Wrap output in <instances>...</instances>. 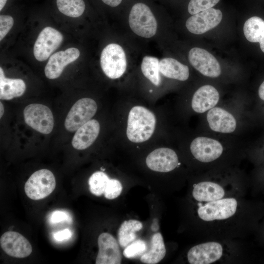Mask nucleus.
<instances>
[{
  "instance_id": "1",
  "label": "nucleus",
  "mask_w": 264,
  "mask_h": 264,
  "mask_svg": "<svg viewBox=\"0 0 264 264\" xmlns=\"http://www.w3.org/2000/svg\"><path fill=\"white\" fill-rule=\"evenodd\" d=\"M161 10L153 0H128L121 15L134 35L148 40L155 37L160 31Z\"/></svg>"
},
{
  "instance_id": "2",
  "label": "nucleus",
  "mask_w": 264,
  "mask_h": 264,
  "mask_svg": "<svg viewBox=\"0 0 264 264\" xmlns=\"http://www.w3.org/2000/svg\"><path fill=\"white\" fill-rule=\"evenodd\" d=\"M155 124L156 118L153 112L142 106H134L128 115L127 136L132 142H145L153 135Z\"/></svg>"
},
{
  "instance_id": "3",
  "label": "nucleus",
  "mask_w": 264,
  "mask_h": 264,
  "mask_svg": "<svg viewBox=\"0 0 264 264\" xmlns=\"http://www.w3.org/2000/svg\"><path fill=\"white\" fill-rule=\"evenodd\" d=\"M129 55L128 50L120 43L112 42L106 45L102 49L100 56L101 68L109 78L117 79L121 78L127 70Z\"/></svg>"
},
{
  "instance_id": "4",
  "label": "nucleus",
  "mask_w": 264,
  "mask_h": 264,
  "mask_svg": "<svg viewBox=\"0 0 264 264\" xmlns=\"http://www.w3.org/2000/svg\"><path fill=\"white\" fill-rule=\"evenodd\" d=\"M239 200L229 196L220 199L198 202L197 214L203 222H213L230 219L238 213Z\"/></svg>"
},
{
  "instance_id": "5",
  "label": "nucleus",
  "mask_w": 264,
  "mask_h": 264,
  "mask_svg": "<svg viewBox=\"0 0 264 264\" xmlns=\"http://www.w3.org/2000/svg\"><path fill=\"white\" fill-rule=\"evenodd\" d=\"M56 187V179L49 170L43 169L35 172L24 185L26 196L33 200H39L49 196Z\"/></svg>"
},
{
  "instance_id": "6",
  "label": "nucleus",
  "mask_w": 264,
  "mask_h": 264,
  "mask_svg": "<svg viewBox=\"0 0 264 264\" xmlns=\"http://www.w3.org/2000/svg\"><path fill=\"white\" fill-rule=\"evenodd\" d=\"M23 117L27 125L44 134L50 133L54 127V118L50 109L43 104H31L23 110Z\"/></svg>"
},
{
  "instance_id": "7",
  "label": "nucleus",
  "mask_w": 264,
  "mask_h": 264,
  "mask_svg": "<svg viewBox=\"0 0 264 264\" xmlns=\"http://www.w3.org/2000/svg\"><path fill=\"white\" fill-rule=\"evenodd\" d=\"M96 102L89 98H83L72 106L65 121V127L69 132L76 131L82 125L91 120L97 111Z\"/></svg>"
},
{
  "instance_id": "8",
  "label": "nucleus",
  "mask_w": 264,
  "mask_h": 264,
  "mask_svg": "<svg viewBox=\"0 0 264 264\" xmlns=\"http://www.w3.org/2000/svg\"><path fill=\"white\" fill-rule=\"evenodd\" d=\"M225 253L223 245L212 241L201 243L191 247L187 254L191 264H210L219 261Z\"/></svg>"
},
{
  "instance_id": "9",
  "label": "nucleus",
  "mask_w": 264,
  "mask_h": 264,
  "mask_svg": "<svg viewBox=\"0 0 264 264\" xmlns=\"http://www.w3.org/2000/svg\"><path fill=\"white\" fill-rule=\"evenodd\" d=\"M63 40L62 34L55 28L47 26L39 34L33 47V54L40 62L47 60L60 46Z\"/></svg>"
},
{
  "instance_id": "10",
  "label": "nucleus",
  "mask_w": 264,
  "mask_h": 264,
  "mask_svg": "<svg viewBox=\"0 0 264 264\" xmlns=\"http://www.w3.org/2000/svg\"><path fill=\"white\" fill-rule=\"evenodd\" d=\"M188 58L191 66L204 76L216 78L221 74V67L218 61L203 48H192L188 52Z\"/></svg>"
},
{
  "instance_id": "11",
  "label": "nucleus",
  "mask_w": 264,
  "mask_h": 264,
  "mask_svg": "<svg viewBox=\"0 0 264 264\" xmlns=\"http://www.w3.org/2000/svg\"><path fill=\"white\" fill-rule=\"evenodd\" d=\"M222 19V12L213 7L191 15L187 19L185 26L190 33L200 35L216 27Z\"/></svg>"
},
{
  "instance_id": "12",
  "label": "nucleus",
  "mask_w": 264,
  "mask_h": 264,
  "mask_svg": "<svg viewBox=\"0 0 264 264\" xmlns=\"http://www.w3.org/2000/svg\"><path fill=\"white\" fill-rule=\"evenodd\" d=\"M190 151L197 160L202 163H209L221 155L223 148L221 144L216 139L199 136L191 142Z\"/></svg>"
},
{
  "instance_id": "13",
  "label": "nucleus",
  "mask_w": 264,
  "mask_h": 264,
  "mask_svg": "<svg viewBox=\"0 0 264 264\" xmlns=\"http://www.w3.org/2000/svg\"><path fill=\"white\" fill-rule=\"evenodd\" d=\"M0 245L8 255L17 258L29 256L32 247L29 242L22 235L15 231H7L0 238Z\"/></svg>"
},
{
  "instance_id": "14",
  "label": "nucleus",
  "mask_w": 264,
  "mask_h": 264,
  "mask_svg": "<svg viewBox=\"0 0 264 264\" xmlns=\"http://www.w3.org/2000/svg\"><path fill=\"white\" fill-rule=\"evenodd\" d=\"M146 165L151 170L158 172H169L178 165L176 153L168 148H160L151 152L147 156Z\"/></svg>"
},
{
  "instance_id": "15",
  "label": "nucleus",
  "mask_w": 264,
  "mask_h": 264,
  "mask_svg": "<svg viewBox=\"0 0 264 264\" xmlns=\"http://www.w3.org/2000/svg\"><path fill=\"white\" fill-rule=\"evenodd\" d=\"M79 50L70 47L64 51L54 53L49 57L44 67L45 76L49 79L58 78L62 74L65 67L76 61L80 56Z\"/></svg>"
},
{
  "instance_id": "16",
  "label": "nucleus",
  "mask_w": 264,
  "mask_h": 264,
  "mask_svg": "<svg viewBox=\"0 0 264 264\" xmlns=\"http://www.w3.org/2000/svg\"><path fill=\"white\" fill-rule=\"evenodd\" d=\"M98 253L96 264H120L122 256L116 239L109 233H102L98 238Z\"/></svg>"
},
{
  "instance_id": "17",
  "label": "nucleus",
  "mask_w": 264,
  "mask_h": 264,
  "mask_svg": "<svg viewBox=\"0 0 264 264\" xmlns=\"http://www.w3.org/2000/svg\"><path fill=\"white\" fill-rule=\"evenodd\" d=\"M206 118L210 128L214 132L228 133L236 128L237 122L234 116L220 107L209 110Z\"/></svg>"
},
{
  "instance_id": "18",
  "label": "nucleus",
  "mask_w": 264,
  "mask_h": 264,
  "mask_svg": "<svg viewBox=\"0 0 264 264\" xmlns=\"http://www.w3.org/2000/svg\"><path fill=\"white\" fill-rule=\"evenodd\" d=\"M221 184L212 181H200L194 185L192 196L198 202H206L229 196Z\"/></svg>"
},
{
  "instance_id": "19",
  "label": "nucleus",
  "mask_w": 264,
  "mask_h": 264,
  "mask_svg": "<svg viewBox=\"0 0 264 264\" xmlns=\"http://www.w3.org/2000/svg\"><path fill=\"white\" fill-rule=\"evenodd\" d=\"M219 99V93L215 87L204 85L195 92L192 99V108L197 113H203L215 107Z\"/></svg>"
},
{
  "instance_id": "20",
  "label": "nucleus",
  "mask_w": 264,
  "mask_h": 264,
  "mask_svg": "<svg viewBox=\"0 0 264 264\" xmlns=\"http://www.w3.org/2000/svg\"><path fill=\"white\" fill-rule=\"evenodd\" d=\"M100 130L98 121L95 119L90 120L76 131L72 140V146L78 150L88 148L97 138Z\"/></svg>"
},
{
  "instance_id": "21",
  "label": "nucleus",
  "mask_w": 264,
  "mask_h": 264,
  "mask_svg": "<svg viewBox=\"0 0 264 264\" xmlns=\"http://www.w3.org/2000/svg\"><path fill=\"white\" fill-rule=\"evenodd\" d=\"M159 66L161 74L168 78L185 81L189 78L188 66L174 58L159 59Z\"/></svg>"
},
{
  "instance_id": "22",
  "label": "nucleus",
  "mask_w": 264,
  "mask_h": 264,
  "mask_svg": "<svg viewBox=\"0 0 264 264\" xmlns=\"http://www.w3.org/2000/svg\"><path fill=\"white\" fill-rule=\"evenodd\" d=\"M26 89V85L21 79L8 78L5 76L0 67V99L9 100L22 96Z\"/></svg>"
},
{
  "instance_id": "23",
  "label": "nucleus",
  "mask_w": 264,
  "mask_h": 264,
  "mask_svg": "<svg viewBox=\"0 0 264 264\" xmlns=\"http://www.w3.org/2000/svg\"><path fill=\"white\" fill-rule=\"evenodd\" d=\"M166 253L163 237L160 233L154 234L151 239V247L142 255L140 261L147 264H156L160 262Z\"/></svg>"
},
{
  "instance_id": "24",
  "label": "nucleus",
  "mask_w": 264,
  "mask_h": 264,
  "mask_svg": "<svg viewBox=\"0 0 264 264\" xmlns=\"http://www.w3.org/2000/svg\"><path fill=\"white\" fill-rule=\"evenodd\" d=\"M159 62L157 57L147 55L142 57L140 63V70L143 76L157 87L161 83Z\"/></svg>"
},
{
  "instance_id": "25",
  "label": "nucleus",
  "mask_w": 264,
  "mask_h": 264,
  "mask_svg": "<svg viewBox=\"0 0 264 264\" xmlns=\"http://www.w3.org/2000/svg\"><path fill=\"white\" fill-rule=\"evenodd\" d=\"M143 227L142 223L135 220L124 221L120 225L118 231V240L121 247L128 246L135 241L136 232L140 230Z\"/></svg>"
},
{
  "instance_id": "26",
  "label": "nucleus",
  "mask_w": 264,
  "mask_h": 264,
  "mask_svg": "<svg viewBox=\"0 0 264 264\" xmlns=\"http://www.w3.org/2000/svg\"><path fill=\"white\" fill-rule=\"evenodd\" d=\"M243 30L244 36L248 41L259 42L264 36V21L259 17H252L245 21Z\"/></svg>"
},
{
  "instance_id": "27",
  "label": "nucleus",
  "mask_w": 264,
  "mask_h": 264,
  "mask_svg": "<svg viewBox=\"0 0 264 264\" xmlns=\"http://www.w3.org/2000/svg\"><path fill=\"white\" fill-rule=\"evenodd\" d=\"M56 3L61 13L71 18L80 17L86 8L84 0H56Z\"/></svg>"
},
{
  "instance_id": "28",
  "label": "nucleus",
  "mask_w": 264,
  "mask_h": 264,
  "mask_svg": "<svg viewBox=\"0 0 264 264\" xmlns=\"http://www.w3.org/2000/svg\"><path fill=\"white\" fill-rule=\"evenodd\" d=\"M110 178L102 171L94 173L89 178L88 185L90 192L97 196H100L105 192Z\"/></svg>"
},
{
  "instance_id": "29",
  "label": "nucleus",
  "mask_w": 264,
  "mask_h": 264,
  "mask_svg": "<svg viewBox=\"0 0 264 264\" xmlns=\"http://www.w3.org/2000/svg\"><path fill=\"white\" fill-rule=\"evenodd\" d=\"M220 0H189L187 5L188 13L191 15L213 8Z\"/></svg>"
},
{
  "instance_id": "30",
  "label": "nucleus",
  "mask_w": 264,
  "mask_h": 264,
  "mask_svg": "<svg viewBox=\"0 0 264 264\" xmlns=\"http://www.w3.org/2000/svg\"><path fill=\"white\" fill-rule=\"evenodd\" d=\"M146 249V242L143 240H137L126 247L123 251V255L127 258H134L143 254Z\"/></svg>"
},
{
  "instance_id": "31",
  "label": "nucleus",
  "mask_w": 264,
  "mask_h": 264,
  "mask_svg": "<svg viewBox=\"0 0 264 264\" xmlns=\"http://www.w3.org/2000/svg\"><path fill=\"white\" fill-rule=\"evenodd\" d=\"M122 186L116 179H110L104 193L105 197L109 199L117 198L121 193Z\"/></svg>"
},
{
  "instance_id": "32",
  "label": "nucleus",
  "mask_w": 264,
  "mask_h": 264,
  "mask_svg": "<svg viewBox=\"0 0 264 264\" xmlns=\"http://www.w3.org/2000/svg\"><path fill=\"white\" fill-rule=\"evenodd\" d=\"M14 24L13 17L8 15L0 16V41L5 37Z\"/></svg>"
},
{
  "instance_id": "33",
  "label": "nucleus",
  "mask_w": 264,
  "mask_h": 264,
  "mask_svg": "<svg viewBox=\"0 0 264 264\" xmlns=\"http://www.w3.org/2000/svg\"><path fill=\"white\" fill-rule=\"evenodd\" d=\"M128 0H100L106 6L121 14Z\"/></svg>"
},
{
  "instance_id": "34",
  "label": "nucleus",
  "mask_w": 264,
  "mask_h": 264,
  "mask_svg": "<svg viewBox=\"0 0 264 264\" xmlns=\"http://www.w3.org/2000/svg\"><path fill=\"white\" fill-rule=\"evenodd\" d=\"M50 221L52 223L67 221L71 222V218L69 214L64 211H55L50 217Z\"/></svg>"
},
{
  "instance_id": "35",
  "label": "nucleus",
  "mask_w": 264,
  "mask_h": 264,
  "mask_svg": "<svg viewBox=\"0 0 264 264\" xmlns=\"http://www.w3.org/2000/svg\"><path fill=\"white\" fill-rule=\"evenodd\" d=\"M72 236V232L68 229H65L53 234L54 239L59 242L68 240Z\"/></svg>"
},
{
  "instance_id": "36",
  "label": "nucleus",
  "mask_w": 264,
  "mask_h": 264,
  "mask_svg": "<svg viewBox=\"0 0 264 264\" xmlns=\"http://www.w3.org/2000/svg\"><path fill=\"white\" fill-rule=\"evenodd\" d=\"M261 165L258 171L256 178V183L258 187L264 186V160L260 163Z\"/></svg>"
},
{
  "instance_id": "37",
  "label": "nucleus",
  "mask_w": 264,
  "mask_h": 264,
  "mask_svg": "<svg viewBox=\"0 0 264 264\" xmlns=\"http://www.w3.org/2000/svg\"><path fill=\"white\" fill-rule=\"evenodd\" d=\"M258 96L261 102L264 104V80L260 85L258 90Z\"/></svg>"
},
{
  "instance_id": "38",
  "label": "nucleus",
  "mask_w": 264,
  "mask_h": 264,
  "mask_svg": "<svg viewBox=\"0 0 264 264\" xmlns=\"http://www.w3.org/2000/svg\"><path fill=\"white\" fill-rule=\"evenodd\" d=\"M259 161L260 163L263 162L264 160V143L263 144V147L261 148V149L259 155Z\"/></svg>"
},
{
  "instance_id": "39",
  "label": "nucleus",
  "mask_w": 264,
  "mask_h": 264,
  "mask_svg": "<svg viewBox=\"0 0 264 264\" xmlns=\"http://www.w3.org/2000/svg\"><path fill=\"white\" fill-rule=\"evenodd\" d=\"M259 43L261 50L264 53V36L261 38Z\"/></svg>"
},
{
  "instance_id": "40",
  "label": "nucleus",
  "mask_w": 264,
  "mask_h": 264,
  "mask_svg": "<svg viewBox=\"0 0 264 264\" xmlns=\"http://www.w3.org/2000/svg\"><path fill=\"white\" fill-rule=\"evenodd\" d=\"M7 0H0V11H1L7 2Z\"/></svg>"
},
{
  "instance_id": "41",
  "label": "nucleus",
  "mask_w": 264,
  "mask_h": 264,
  "mask_svg": "<svg viewBox=\"0 0 264 264\" xmlns=\"http://www.w3.org/2000/svg\"><path fill=\"white\" fill-rule=\"evenodd\" d=\"M0 117L1 118V117L3 116L4 113V106L1 102H0Z\"/></svg>"
},
{
  "instance_id": "42",
  "label": "nucleus",
  "mask_w": 264,
  "mask_h": 264,
  "mask_svg": "<svg viewBox=\"0 0 264 264\" xmlns=\"http://www.w3.org/2000/svg\"><path fill=\"white\" fill-rule=\"evenodd\" d=\"M262 235L264 240V225L263 227V229H262Z\"/></svg>"
},
{
  "instance_id": "43",
  "label": "nucleus",
  "mask_w": 264,
  "mask_h": 264,
  "mask_svg": "<svg viewBox=\"0 0 264 264\" xmlns=\"http://www.w3.org/2000/svg\"><path fill=\"white\" fill-rule=\"evenodd\" d=\"M153 0L154 1L155 0ZM155 0L158 1H159V2H160V1L164 2V1H165L166 0Z\"/></svg>"
}]
</instances>
